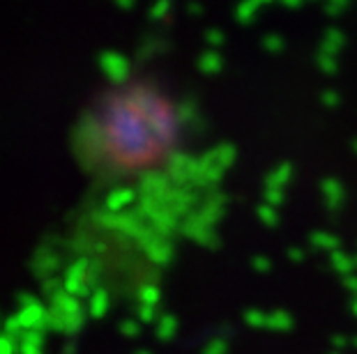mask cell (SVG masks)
Returning a JSON list of instances; mask_svg holds the SVG:
<instances>
[{
    "label": "cell",
    "mask_w": 357,
    "mask_h": 354,
    "mask_svg": "<svg viewBox=\"0 0 357 354\" xmlns=\"http://www.w3.org/2000/svg\"><path fill=\"white\" fill-rule=\"evenodd\" d=\"M182 131L176 102L148 79L109 90L86 118V154L116 177L159 170L176 154Z\"/></svg>",
    "instance_id": "obj_1"
},
{
    "label": "cell",
    "mask_w": 357,
    "mask_h": 354,
    "mask_svg": "<svg viewBox=\"0 0 357 354\" xmlns=\"http://www.w3.org/2000/svg\"><path fill=\"white\" fill-rule=\"evenodd\" d=\"M14 352V345L10 341L7 334H0V354H12Z\"/></svg>",
    "instance_id": "obj_2"
}]
</instances>
